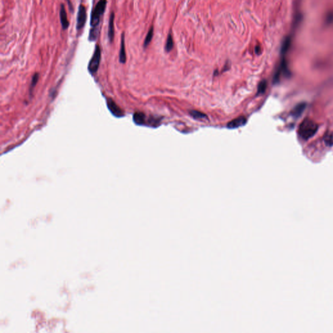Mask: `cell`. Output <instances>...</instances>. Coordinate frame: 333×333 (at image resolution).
<instances>
[{
	"label": "cell",
	"instance_id": "cell-1",
	"mask_svg": "<svg viewBox=\"0 0 333 333\" xmlns=\"http://www.w3.org/2000/svg\"><path fill=\"white\" fill-rule=\"evenodd\" d=\"M317 124L312 120L305 119L299 127V134L303 139L307 140L315 135L317 131Z\"/></svg>",
	"mask_w": 333,
	"mask_h": 333
},
{
	"label": "cell",
	"instance_id": "cell-2",
	"mask_svg": "<svg viewBox=\"0 0 333 333\" xmlns=\"http://www.w3.org/2000/svg\"><path fill=\"white\" fill-rule=\"evenodd\" d=\"M106 5H107V2L105 0L100 1L96 3L91 13L90 23L91 29H99L98 25L105 12Z\"/></svg>",
	"mask_w": 333,
	"mask_h": 333
},
{
	"label": "cell",
	"instance_id": "cell-3",
	"mask_svg": "<svg viewBox=\"0 0 333 333\" xmlns=\"http://www.w3.org/2000/svg\"><path fill=\"white\" fill-rule=\"evenodd\" d=\"M101 60V49L100 47L96 44L93 55L89 61L88 70L90 74H95L98 71Z\"/></svg>",
	"mask_w": 333,
	"mask_h": 333
},
{
	"label": "cell",
	"instance_id": "cell-4",
	"mask_svg": "<svg viewBox=\"0 0 333 333\" xmlns=\"http://www.w3.org/2000/svg\"><path fill=\"white\" fill-rule=\"evenodd\" d=\"M86 8L84 5L80 4L78 9V16H77V23L76 29L77 30H81L85 26L87 20V11Z\"/></svg>",
	"mask_w": 333,
	"mask_h": 333
},
{
	"label": "cell",
	"instance_id": "cell-5",
	"mask_svg": "<svg viewBox=\"0 0 333 333\" xmlns=\"http://www.w3.org/2000/svg\"><path fill=\"white\" fill-rule=\"evenodd\" d=\"M106 103H107V106L110 111V112L112 113L116 117H122L124 116V113L122 110L121 108L117 105L114 101L110 98H107L106 100Z\"/></svg>",
	"mask_w": 333,
	"mask_h": 333
},
{
	"label": "cell",
	"instance_id": "cell-6",
	"mask_svg": "<svg viewBox=\"0 0 333 333\" xmlns=\"http://www.w3.org/2000/svg\"><path fill=\"white\" fill-rule=\"evenodd\" d=\"M59 16H60V20H61L62 29H63V30H66V29L69 26V22L68 20V18H67V14H66V9H65L64 4L61 5Z\"/></svg>",
	"mask_w": 333,
	"mask_h": 333
},
{
	"label": "cell",
	"instance_id": "cell-7",
	"mask_svg": "<svg viewBox=\"0 0 333 333\" xmlns=\"http://www.w3.org/2000/svg\"><path fill=\"white\" fill-rule=\"evenodd\" d=\"M119 61L122 64H124L126 62V51H125V37L124 33H122L121 35L120 49L119 51Z\"/></svg>",
	"mask_w": 333,
	"mask_h": 333
},
{
	"label": "cell",
	"instance_id": "cell-8",
	"mask_svg": "<svg viewBox=\"0 0 333 333\" xmlns=\"http://www.w3.org/2000/svg\"><path fill=\"white\" fill-rule=\"evenodd\" d=\"M247 122V119L245 117L241 116L237 119H235L228 123L227 127L228 128H236L239 126H243Z\"/></svg>",
	"mask_w": 333,
	"mask_h": 333
},
{
	"label": "cell",
	"instance_id": "cell-9",
	"mask_svg": "<svg viewBox=\"0 0 333 333\" xmlns=\"http://www.w3.org/2000/svg\"><path fill=\"white\" fill-rule=\"evenodd\" d=\"M114 18L115 14L113 12H112L110 14L108 26V38L111 42H113L114 38Z\"/></svg>",
	"mask_w": 333,
	"mask_h": 333
},
{
	"label": "cell",
	"instance_id": "cell-10",
	"mask_svg": "<svg viewBox=\"0 0 333 333\" xmlns=\"http://www.w3.org/2000/svg\"><path fill=\"white\" fill-rule=\"evenodd\" d=\"M133 122L137 125H143L145 124L146 116L142 112H136L133 115Z\"/></svg>",
	"mask_w": 333,
	"mask_h": 333
},
{
	"label": "cell",
	"instance_id": "cell-11",
	"mask_svg": "<svg viewBox=\"0 0 333 333\" xmlns=\"http://www.w3.org/2000/svg\"><path fill=\"white\" fill-rule=\"evenodd\" d=\"M306 107V104L305 103H301L298 104L297 106H296L295 108H294L292 112V116H293V117H300L301 115L303 113L304 111H305Z\"/></svg>",
	"mask_w": 333,
	"mask_h": 333
},
{
	"label": "cell",
	"instance_id": "cell-12",
	"mask_svg": "<svg viewBox=\"0 0 333 333\" xmlns=\"http://www.w3.org/2000/svg\"><path fill=\"white\" fill-rule=\"evenodd\" d=\"M190 114L193 118L195 119H207V116L206 114L202 113L199 111L191 110L190 112Z\"/></svg>",
	"mask_w": 333,
	"mask_h": 333
},
{
	"label": "cell",
	"instance_id": "cell-13",
	"mask_svg": "<svg viewBox=\"0 0 333 333\" xmlns=\"http://www.w3.org/2000/svg\"><path fill=\"white\" fill-rule=\"evenodd\" d=\"M267 86V83L266 80H262L261 82H260L258 87L257 94L260 95V94H264L265 93V91L266 90Z\"/></svg>",
	"mask_w": 333,
	"mask_h": 333
},
{
	"label": "cell",
	"instance_id": "cell-14",
	"mask_svg": "<svg viewBox=\"0 0 333 333\" xmlns=\"http://www.w3.org/2000/svg\"><path fill=\"white\" fill-rule=\"evenodd\" d=\"M153 34H154V28H153V27H151V29L149 30L148 33H147L145 39H144V48H146L150 44V42H151Z\"/></svg>",
	"mask_w": 333,
	"mask_h": 333
},
{
	"label": "cell",
	"instance_id": "cell-15",
	"mask_svg": "<svg viewBox=\"0 0 333 333\" xmlns=\"http://www.w3.org/2000/svg\"><path fill=\"white\" fill-rule=\"evenodd\" d=\"M290 44H291V40H290V38L289 37H287L285 41H284L283 44H282V49H281V52L282 54H284L286 52H287L288 50L289 49V46H290Z\"/></svg>",
	"mask_w": 333,
	"mask_h": 333
},
{
	"label": "cell",
	"instance_id": "cell-16",
	"mask_svg": "<svg viewBox=\"0 0 333 333\" xmlns=\"http://www.w3.org/2000/svg\"><path fill=\"white\" fill-rule=\"evenodd\" d=\"M38 80H39V74H38V73H35L34 75L33 76V77H32V80H31V85H30V94L32 93V91H33V89H34L35 86L37 85Z\"/></svg>",
	"mask_w": 333,
	"mask_h": 333
},
{
	"label": "cell",
	"instance_id": "cell-17",
	"mask_svg": "<svg viewBox=\"0 0 333 333\" xmlns=\"http://www.w3.org/2000/svg\"><path fill=\"white\" fill-rule=\"evenodd\" d=\"M324 142L328 146H332L333 145V133H327L324 138Z\"/></svg>",
	"mask_w": 333,
	"mask_h": 333
},
{
	"label": "cell",
	"instance_id": "cell-18",
	"mask_svg": "<svg viewBox=\"0 0 333 333\" xmlns=\"http://www.w3.org/2000/svg\"><path fill=\"white\" fill-rule=\"evenodd\" d=\"M173 46H174V42H173L172 38L171 35L169 34L167 37V40L166 45H165V50L167 52H169L173 48Z\"/></svg>",
	"mask_w": 333,
	"mask_h": 333
},
{
	"label": "cell",
	"instance_id": "cell-19",
	"mask_svg": "<svg viewBox=\"0 0 333 333\" xmlns=\"http://www.w3.org/2000/svg\"><path fill=\"white\" fill-rule=\"evenodd\" d=\"M255 52L257 53V54H260V52H261V49H260V46H257L255 48Z\"/></svg>",
	"mask_w": 333,
	"mask_h": 333
}]
</instances>
